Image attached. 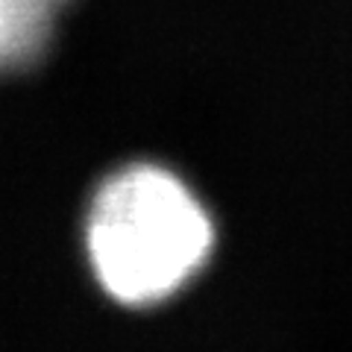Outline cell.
<instances>
[{
    "mask_svg": "<svg viewBox=\"0 0 352 352\" xmlns=\"http://www.w3.org/2000/svg\"><path fill=\"white\" fill-rule=\"evenodd\" d=\"M97 282L124 305H156L182 291L212 256L214 226L179 176L132 164L100 185L85 226Z\"/></svg>",
    "mask_w": 352,
    "mask_h": 352,
    "instance_id": "obj_1",
    "label": "cell"
},
{
    "mask_svg": "<svg viewBox=\"0 0 352 352\" xmlns=\"http://www.w3.org/2000/svg\"><path fill=\"white\" fill-rule=\"evenodd\" d=\"M65 3L68 0H0V71L27 68L41 56Z\"/></svg>",
    "mask_w": 352,
    "mask_h": 352,
    "instance_id": "obj_2",
    "label": "cell"
}]
</instances>
